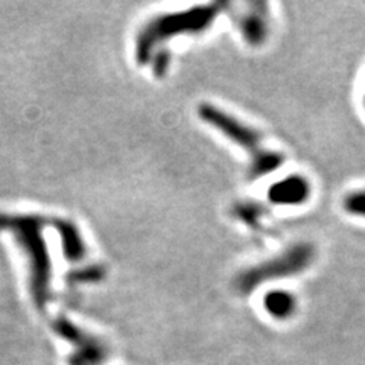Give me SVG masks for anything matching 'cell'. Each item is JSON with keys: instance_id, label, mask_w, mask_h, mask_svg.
<instances>
[{"instance_id": "9c48e42d", "label": "cell", "mask_w": 365, "mask_h": 365, "mask_svg": "<svg viewBox=\"0 0 365 365\" xmlns=\"http://www.w3.org/2000/svg\"><path fill=\"white\" fill-rule=\"evenodd\" d=\"M344 209L350 215L365 218V189L349 193V197L344 200Z\"/></svg>"}, {"instance_id": "3957f363", "label": "cell", "mask_w": 365, "mask_h": 365, "mask_svg": "<svg viewBox=\"0 0 365 365\" xmlns=\"http://www.w3.org/2000/svg\"><path fill=\"white\" fill-rule=\"evenodd\" d=\"M198 113L200 118L205 123L212 125L213 128L221 131L232 142L247 150L251 157V174H253V177L269 174L282 165V155L272 151H267L262 146L260 134L253 128H250L248 125L210 104H201Z\"/></svg>"}, {"instance_id": "277c9868", "label": "cell", "mask_w": 365, "mask_h": 365, "mask_svg": "<svg viewBox=\"0 0 365 365\" xmlns=\"http://www.w3.org/2000/svg\"><path fill=\"white\" fill-rule=\"evenodd\" d=\"M315 256V251L311 245H297L294 248H289L287 253L282 256L268 260L265 264L259 267H255L253 269H248L242 272L237 279V288L241 292L248 294L255 288L260 287L262 283H265L271 279L291 276V274H297L303 269H306L312 264Z\"/></svg>"}, {"instance_id": "30bf717a", "label": "cell", "mask_w": 365, "mask_h": 365, "mask_svg": "<svg viewBox=\"0 0 365 365\" xmlns=\"http://www.w3.org/2000/svg\"><path fill=\"white\" fill-rule=\"evenodd\" d=\"M104 276V269H102L101 267H90V268H86V269H79V271H75L72 272L71 276H68V279H71L72 282H96V280H101V277Z\"/></svg>"}, {"instance_id": "7a4b0ae2", "label": "cell", "mask_w": 365, "mask_h": 365, "mask_svg": "<svg viewBox=\"0 0 365 365\" xmlns=\"http://www.w3.org/2000/svg\"><path fill=\"white\" fill-rule=\"evenodd\" d=\"M225 4H212L174 14H162L150 20L142 28L135 41V58L140 64L148 63L154 49L178 34H193L207 29L218 17Z\"/></svg>"}, {"instance_id": "ba28073f", "label": "cell", "mask_w": 365, "mask_h": 365, "mask_svg": "<svg viewBox=\"0 0 365 365\" xmlns=\"http://www.w3.org/2000/svg\"><path fill=\"white\" fill-rule=\"evenodd\" d=\"M239 26H241L242 36L245 37V40L248 43L260 44L265 41L268 26H267V21L264 20V17L260 16L259 11H251L250 14H247L241 20V25Z\"/></svg>"}, {"instance_id": "5b68a950", "label": "cell", "mask_w": 365, "mask_h": 365, "mask_svg": "<svg viewBox=\"0 0 365 365\" xmlns=\"http://www.w3.org/2000/svg\"><path fill=\"white\" fill-rule=\"evenodd\" d=\"M307 197H309V185L302 177L284 178L269 190V198L276 204H300Z\"/></svg>"}, {"instance_id": "6da1fadb", "label": "cell", "mask_w": 365, "mask_h": 365, "mask_svg": "<svg viewBox=\"0 0 365 365\" xmlns=\"http://www.w3.org/2000/svg\"><path fill=\"white\" fill-rule=\"evenodd\" d=\"M48 224L44 218L34 215H6L0 213V230L14 235L20 248L28 255L31 294L34 303L43 309L51 291V257L43 237V227Z\"/></svg>"}, {"instance_id": "8fae6325", "label": "cell", "mask_w": 365, "mask_h": 365, "mask_svg": "<svg viewBox=\"0 0 365 365\" xmlns=\"http://www.w3.org/2000/svg\"><path fill=\"white\" fill-rule=\"evenodd\" d=\"M169 58H168V55L163 52V53H158V56H157V61L154 63V71H155V75L158 76H162L163 73H165V71L168 68V66H169V61H168Z\"/></svg>"}, {"instance_id": "52a82bcc", "label": "cell", "mask_w": 365, "mask_h": 365, "mask_svg": "<svg viewBox=\"0 0 365 365\" xmlns=\"http://www.w3.org/2000/svg\"><path fill=\"white\" fill-rule=\"evenodd\" d=\"M265 311L276 319H288L295 314L297 300L288 291H271L264 297Z\"/></svg>"}, {"instance_id": "8992f818", "label": "cell", "mask_w": 365, "mask_h": 365, "mask_svg": "<svg viewBox=\"0 0 365 365\" xmlns=\"http://www.w3.org/2000/svg\"><path fill=\"white\" fill-rule=\"evenodd\" d=\"M52 225L56 228L63 244V251L67 260L79 262L87 255V247L83 241V236L79 233L78 227L67 220H55Z\"/></svg>"}]
</instances>
